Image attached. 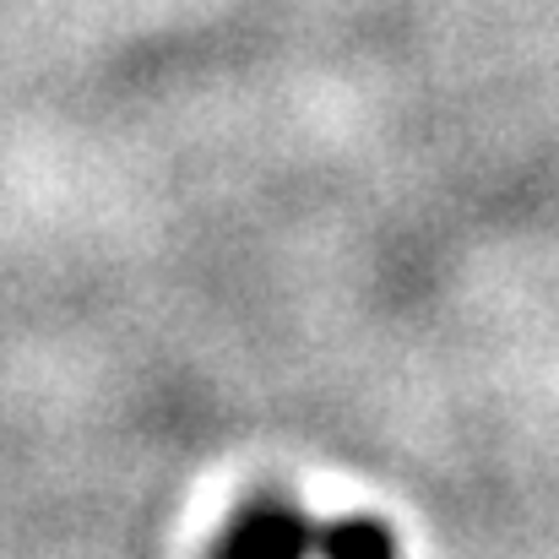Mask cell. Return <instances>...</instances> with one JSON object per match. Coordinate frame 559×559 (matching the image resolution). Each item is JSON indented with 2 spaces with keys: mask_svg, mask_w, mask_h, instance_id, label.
Wrapping results in <instances>:
<instances>
[{
  "mask_svg": "<svg viewBox=\"0 0 559 559\" xmlns=\"http://www.w3.org/2000/svg\"><path fill=\"white\" fill-rule=\"evenodd\" d=\"M316 555V522L283 500V495H255L245 500L228 527L217 533L212 559H310Z\"/></svg>",
  "mask_w": 559,
  "mask_h": 559,
  "instance_id": "obj_1",
  "label": "cell"
},
{
  "mask_svg": "<svg viewBox=\"0 0 559 559\" xmlns=\"http://www.w3.org/2000/svg\"><path fill=\"white\" fill-rule=\"evenodd\" d=\"M316 555L321 559H396V538L374 516H343L316 527Z\"/></svg>",
  "mask_w": 559,
  "mask_h": 559,
  "instance_id": "obj_2",
  "label": "cell"
}]
</instances>
